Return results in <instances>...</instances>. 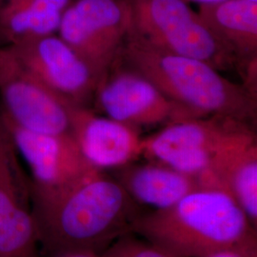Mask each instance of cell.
Here are the masks:
<instances>
[{
	"label": "cell",
	"instance_id": "cell-8",
	"mask_svg": "<svg viewBox=\"0 0 257 257\" xmlns=\"http://www.w3.org/2000/svg\"><path fill=\"white\" fill-rule=\"evenodd\" d=\"M102 75L93 96L95 108L134 128L193 119L145 76L116 59Z\"/></svg>",
	"mask_w": 257,
	"mask_h": 257
},
{
	"label": "cell",
	"instance_id": "cell-4",
	"mask_svg": "<svg viewBox=\"0 0 257 257\" xmlns=\"http://www.w3.org/2000/svg\"><path fill=\"white\" fill-rule=\"evenodd\" d=\"M132 33L174 55L202 60L218 71L240 64L184 0H128Z\"/></svg>",
	"mask_w": 257,
	"mask_h": 257
},
{
	"label": "cell",
	"instance_id": "cell-6",
	"mask_svg": "<svg viewBox=\"0 0 257 257\" xmlns=\"http://www.w3.org/2000/svg\"><path fill=\"white\" fill-rule=\"evenodd\" d=\"M0 96L2 114L19 128L48 135L70 133L72 105L32 74L7 46H0Z\"/></svg>",
	"mask_w": 257,
	"mask_h": 257
},
{
	"label": "cell",
	"instance_id": "cell-2",
	"mask_svg": "<svg viewBox=\"0 0 257 257\" xmlns=\"http://www.w3.org/2000/svg\"><path fill=\"white\" fill-rule=\"evenodd\" d=\"M132 233L172 257L257 250L256 227L229 193L213 188H198L164 210L143 211Z\"/></svg>",
	"mask_w": 257,
	"mask_h": 257
},
{
	"label": "cell",
	"instance_id": "cell-13",
	"mask_svg": "<svg viewBox=\"0 0 257 257\" xmlns=\"http://www.w3.org/2000/svg\"><path fill=\"white\" fill-rule=\"evenodd\" d=\"M195 179L199 188L219 189L229 193L256 227L257 144L248 125L230 138L210 168Z\"/></svg>",
	"mask_w": 257,
	"mask_h": 257
},
{
	"label": "cell",
	"instance_id": "cell-3",
	"mask_svg": "<svg viewBox=\"0 0 257 257\" xmlns=\"http://www.w3.org/2000/svg\"><path fill=\"white\" fill-rule=\"evenodd\" d=\"M145 76L191 118L220 116L248 124L255 118V95L202 60L174 55L130 33L116 58Z\"/></svg>",
	"mask_w": 257,
	"mask_h": 257
},
{
	"label": "cell",
	"instance_id": "cell-14",
	"mask_svg": "<svg viewBox=\"0 0 257 257\" xmlns=\"http://www.w3.org/2000/svg\"><path fill=\"white\" fill-rule=\"evenodd\" d=\"M119 169L115 179L143 209L150 207L152 211H157L170 208L199 188L195 177L159 162L130 163Z\"/></svg>",
	"mask_w": 257,
	"mask_h": 257
},
{
	"label": "cell",
	"instance_id": "cell-10",
	"mask_svg": "<svg viewBox=\"0 0 257 257\" xmlns=\"http://www.w3.org/2000/svg\"><path fill=\"white\" fill-rule=\"evenodd\" d=\"M2 117L17 153L31 171V192L61 191L100 171L87 161L70 133H34L16 126L3 114Z\"/></svg>",
	"mask_w": 257,
	"mask_h": 257
},
{
	"label": "cell",
	"instance_id": "cell-19",
	"mask_svg": "<svg viewBox=\"0 0 257 257\" xmlns=\"http://www.w3.org/2000/svg\"><path fill=\"white\" fill-rule=\"evenodd\" d=\"M51 257H105L103 252L92 249H72L59 252Z\"/></svg>",
	"mask_w": 257,
	"mask_h": 257
},
{
	"label": "cell",
	"instance_id": "cell-20",
	"mask_svg": "<svg viewBox=\"0 0 257 257\" xmlns=\"http://www.w3.org/2000/svg\"><path fill=\"white\" fill-rule=\"evenodd\" d=\"M186 2H190V1H193V2H197L199 4H210V3H216L219 1H223V0H184Z\"/></svg>",
	"mask_w": 257,
	"mask_h": 257
},
{
	"label": "cell",
	"instance_id": "cell-1",
	"mask_svg": "<svg viewBox=\"0 0 257 257\" xmlns=\"http://www.w3.org/2000/svg\"><path fill=\"white\" fill-rule=\"evenodd\" d=\"M31 202L38 244L49 257L72 249L103 252L132 233L146 211L103 171L61 191L31 192Z\"/></svg>",
	"mask_w": 257,
	"mask_h": 257
},
{
	"label": "cell",
	"instance_id": "cell-17",
	"mask_svg": "<svg viewBox=\"0 0 257 257\" xmlns=\"http://www.w3.org/2000/svg\"><path fill=\"white\" fill-rule=\"evenodd\" d=\"M103 253L105 257H172L133 233L116 240Z\"/></svg>",
	"mask_w": 257,
	"mask_h": 257
},
{
	"label": "cell",
	"instance_id": "cell-11",
	"mask_svg": "<svg viewBox=\"0 0 257 257\" xmlns=\"http://www.w3.org/2000/svg\"><path fill=\"white\" fill-rule=\"evenodd\" d=\"M17 154L0 110V257H37L30 181Z\"/></svg>",
	"mask_w": 257,
	"mask_h": 257
},
{
	"label": "cell",
	"instance_id": "cell-16",
	"mask_svg": "<svg viewBox=\"0 0 257 257\" xmlns=\"http://www.w3.org/2000/svg\"><path fill=\"white\" fill-rule=\"evenodd\" d=\"M73 1L0 0V46L55 35Z\"/></svg>",
	"mask_w": 257,
	"mask_h": 257
},
{
	"label": "cell",
	"instance_id": "cell-5",
	"mask_svg": "<svg viewBox=\"0 0 257 257\" xmlns=\"http://www.w3.org/2000/svg\"><path fill=\"white\" fill-rule=\"evenodd\" d=\"M133 28L128 0H74L58 36L99 74L114 63Z\"/></svg>",
	"mask_w": 257,
	"mask_h": 257
},
{
	"label": "cell",
	"instance_id": "cell-7",
	"mask_svg": "<svg viewBox=\"0 0 257 257\" xmlns=\"http://www.w3.org/2000/svg\"><path fill=\"white\" fill-rule=\"evenodd\" d=\"M245 125L220 116L173 122L142 139V155L196 177L210 168L217 153Z\"/></svg>",
	"mask_w": 257,
	"mask_h": 257
},
{
	"label": "cell",
	"instance_id": "cell-21",
	"mask_svg": "<svg viewBox=\"0 0 257 257\" xmlns=\"http://www.w3.org/2000/svg\"><path fill=\"white\" fill-rule=\"evenodd\" d=\"M248 1H251V2H256L257 3V0H248Z\"/></svg>",
	"mask_w": 257,
	"mask_h": 257
},
{
	"label": "cell",
	"instance_id": "cell-15",
	"mask_svg": "<svg viewBox=\"0 0 257 257\" xmlns=\"http://www.w3.org/2000/svg\"><path fill=\"white\" fill-rule=\"evenodd\" d=\"M198 16L206 26L234 55L242 67L256 61L257 3L223 0L199 4Z\"/></svg>",
	"mask_w": 257,
	"mask_h": 257
},
{
	"label": "cell",
	"instance_id": "cell-9",
	"mask_svg": "<svg viewBox=\"0 0 257 257\" xmlns=\"http://www.w3.org/2000/svg\"><path fill=\"white\" fill-rule=\"evenodd\" d=\"M11 51L47 87L74 106L88 107L103 74L58 35L11 45Z\"/></svg>",
	"mask_w": 257,
	"mask_h": 257
},
{
	"label": "cell",
	"instance_id": "cell-18",
	"mask_svg": "<svg viewBox=\"0 0 257 257\" xmlns=\"http://www.w3.org/2000/svg\"><path fill=\"white\" fill-rule=\"evenodd\" d=\"M203 257H257V250L225 248L217 251H213Z\"/></svg>",
	"mask_w": 257,
	"mask_h": 257
},
{
	"label": "cell",
	"instance_id": "cell-12",
	"mask_svg": "<svg viewBox=\"0 0 257 257\" xmlns=\"http://www.w3.org/2000/svg\"><path fill=\"white\" fill-rule=\"evenodd\" d=\"M70 134L94 168H121L142 155L138 128L97 115L89 107L71 106Z\"/></svg>",
	"mask_w": 257,
	"mask_h": 257
}]
</instances>
